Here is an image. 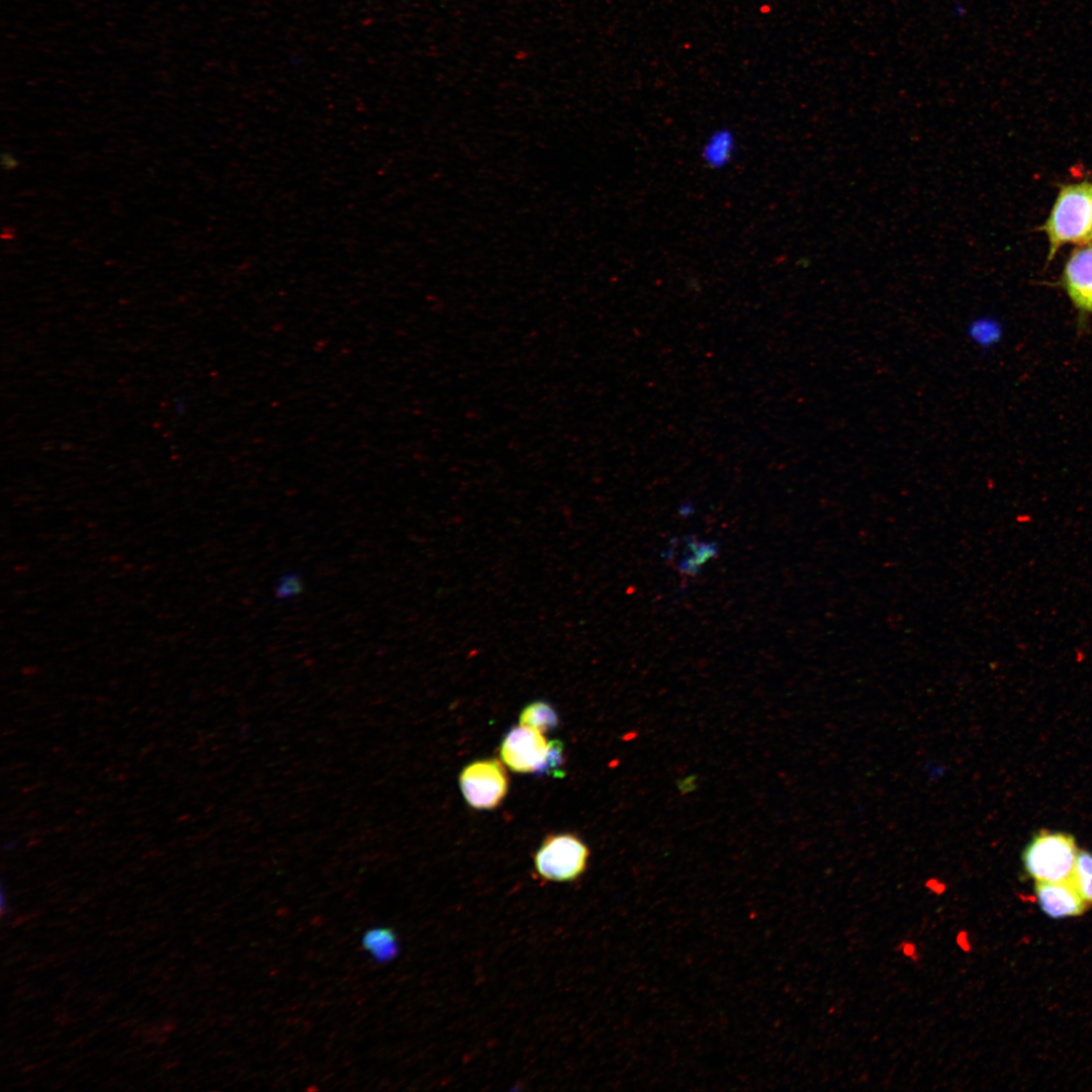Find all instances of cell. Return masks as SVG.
I'll return each mask as SVG.
<instances>
[{"mask_svg":"<svg viewBox=\"0 0 1092 1092\" xmlns=\"http://www.w3.org/2000/svg\"><path fill=\"white\" fill-rule=\"evenodd\" d=\"M1039 230L1048 239V262L1065 245L1092 243V182L1060 185L1051 212Z\"/></svg>","mask_w":1092,"mask_h":1092,"instance_id":"obj_1","label":"cell"},{"mask_svg":"<svg viewBox=\"0 0 1092 1092\" xmlns=\"http://www.w3.org/2000/svg\"><path fill=\"white\" fill-rule=\"evenodd\" d=\"M362 947L379 964L394 960L399 952V942L395 931L385 926L372 927L365 931L362 936Z\"/></svg>","mask_w":1092,"mask_h":1092,"instance_id":"obj_8","label":"cell"},{"mask_svg":"<svg viewBox=\"0 0 1092 1092\" xmlns=\"http://www.w3.org/2000/svg\"><path fill=\"white\" fill-rule=\"evenodd\" d=\"M589 850L574 834L549 835L535 854L536 873L544 881L572 882L585 871Z\"/></svg>","mask_w":1092,"mask_h":1092,"instance_id":"obj_4","label":"cell"},{"mask_svg":"<svg viewBox=\"0 0 1092 1092\" xmlns=\"http://www.w3.org/2000/svg\"><path fill=\"white\" fill-rule=\"evenodd\" d=\"M687 546L691 553L682 558L678 566L679 571L687 575H695L701 565L713 557L717 551L714 544L698 542L695 537L687 541Z\"/></svg>","mask_w":1092,"mask_h":1092,"instance_id":"obj_12","label":"cell"},{"mask_svg":"<svg viewBox=\"0 0 1092 1092\" xmlns=\"http://www.w3.org/2000/svg\"><path fill=\"white\" fill-rule=\"evenodd\" d=\"M1035 893L1041 910L1052 918L1079 916L1087 903L1071 880L1036 882Z\"/></svg>","mask_w":1092,"mask_h":1092,"instance_id":"obj_7","label":"cell"},{"mask_svg":"<svg viewBox=\"0 0 1092 1092\" xmlns=\"http://www.w3.org/2000/svg\"><path fill=\"white\" fill-rule=\"evenodd\" d=\"M733 134L725 129L713 133L703 147V160L712 168H721L732 158L734 152Z\"/></svg>","mask_w":1092,"mask_h":1092,"instance_id":"obj_10","label":"cell"},{"mask_svg":"<svg viewBox=\"0 0 1092 1092\" xmlns=\"http://www.w3.org/2000/svg\"><path fill=\"white\" fill-rule=\"evenodd\" d=\"M999 327L996 322L988 317H978L973 320L967 329V334L975 344L979 346H989L993 344L999 337Z\"/></svg>","mask_w":1092,"mask_h":1092,"instance_id":"obj_13","label":"cell"},{"mask_svg":"<svg viewBox=\"0 0 1092 1092\" xmlns=\"http://www.w3.org/2000/svg\"><path fill=\"white\" fill-rule=\"evenodd\" d=\"M559 718L555 708L548 702L539 700L527 705L520 714V724L539 730L542 733L555 729Z\"/></svg>","mask_w":1092,"mask_h":1092,"instance_id":"obj_9","label":"cell"},{"mask_svg":"<svg viewBox=\"0 0 1092 1092\" xmlns=\"http://www.w3.org/2000/svg\"><path fill=\"white\" fill-rule=\"evenodd\" d=\"M500 757L517 772L553 777L564 775L562 742L547 741L541 731L521 724L505 735L500 745Z\"/></svg>","mask_w":1092,"mask_h":1092,"instance_id":"obj_2","label":"cell"},{"mask_svg":"<svg viewBox=\"0 0 1092 1092\" xmlns=\"http://www.w3.org/2000/svg\"><path fill=\"white\" fill-rule=\"evenodd\" d=\"M1057 285L1077 310L1079 330H1085L1092 315V243L1078 246L1070 253Z\"/></svg>","mask_w":1092,"mask_h":1092,"instance_id":"obj_6","label":"cell"},{"mask_svg":"<svg viewBox=\"0 0 1092 1092\" xmlns=\"http://www.w3.org/2000/svg\"><path fill=\"white\" fill-rule=\"evenodd\" d=\"M1072 835L1043 830L1030 840L1022 854L1027 874L1036 882L1071 880L1077 854Z\"/></svg>","mask_w":1092,"mask_h":1092,"instance_id":"obj_3","label":"cell"},{"mask_svg":"<svg viewBox=\"0 0 1092 1092\" xmlns=\"http://www.w3.org/2000/svg\"><path fill=\"white\" fill-rule=\"evenodd\" d=\"M2 163H3V165L5 166L6 169H11V168L15 167V165H16L15 159H13L10 155H7V154L3 155Z\"/></svg>","mask_w":1092,"mask_h":1092,"instance_id":"obj_15","label":"cell"},{"mask_svg":"<svg viewBox=\"0 0 1092 1092\" xmlns=\"http://www.w3.org/2000/svg\"><path fill=\"white\" fill-rule=\"evenodd\" d=\"M459 782L465 800L476 809L495 808L509 789L505 766L495 758L469 763L461 771Z\"/></svg>","mask_w":1092,"mask_h":1092,"instance_id":"obj_5","label":"cell"},{"mask_svg":"<svg viewBox=\"0 0 1092 1092\" xmlns=\"http://www.w3.org/2000/svg\"><path fill=\"white\" fill-rule=\"evenodd\" d=\"M1071 881L1086 901L1092 904V853L1086 850L1078 851Z\"/></svg>","mask_w":1092,"mask_h":1092,"instance_id":"obj_11","label":"cell"},{"mask_svg":"<svg viewBox=\"0 0 1092 1092\" xmlns=\"http://www.w3.org/2000/svg\"><path fill=\"white\" fill-rule=\"evenodd\" d=\"M303 589V581L297 573L283 575L275 587V597L280 600L293 598Z\"/></svg>","mask_w":1092,"mask_h":1092,"instance_id":"obj_14","label":"cell"}]
</instances>
